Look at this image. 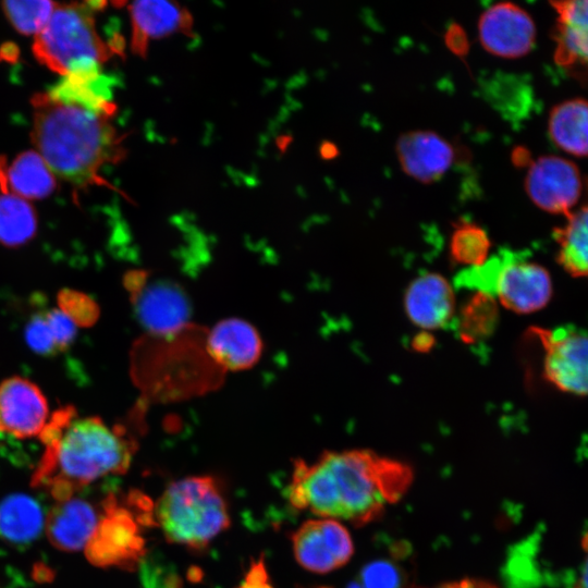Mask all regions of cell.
Wrapping results in <instances>:
<instances>
[{
  "instance_id": "30",
  "label": "cell",
  "mask_w": 588,
  "mask_h": 588,
  "mask_svg": "<svg viewBox=\"0 0 588 588\" xmlns=\"http://www.w3.org/2000/svg\"><path fill=\"white\" fill-rule=\"evenodd\" d=\"M25 340L29 348L41 356H53L60 351L44 311L34 314L25 328Z\"/></svg>"
},
{
  "instance_id": "1",
  "label": "cell",
  "mask_w": 588,
  "mask_h": 588,
  "mask_svg": "<svg viewBox=\"0 0 588 588\" xmlns=\"http://www.w3.org/2000/svg\"><path fill=\"white\" fill-rule=\"evenodd\" d=\"M412 479L407 464L371 451H330L314 463H294L289 500L298 510L362 526L400 500Z\"/></svg>"
},
{
  "instance_id": "3",
  "label": "cell",
  "mask_w": 588,
  "mask_h": 588,
  "mask_svg": "<svg viewBox=\"0 0 588 588\" xmlns=\"http://www.w3.org/2000/svg\"><path fill=\"white\" fill-rule=\"evenodd\" d=\"M32 138L53 174L78 188L100 182L103 166L124 156L122 136L107 113L64 105L37 94Z\"/></svg>"
},
{
  "instance_id": "9",
  "label": "cell",
  "mask_w": 588,
  "mask_h": 588,
  "mask_svg": "<svg viewBox=\"0 0 588 588\" xmlns=\"http://www.w3.org/2000/svg\"><path fill=\"white\" fill-rule=\"evenodd\" d=\"M525 191L538 208L566 217L577 208L584 180L572 160L554 155L542 156L529 164Z\"/></svg>"
},
{
  "instance_id": "6",
  "label": "cell",
  "mask_w": 588,
  "mask_h": 588,
  "mask_svg": "<svg viewBox=\"0 0 588 588\" xmlns=\"http://www.w3.org/2000/svg\"><path fill=\"white\" fill-rule=\"evenodd\" d=\"M477 289L497 296L512 311L529 314L547 305L552 295L549 272L522 255L503 252L474 270Z\"/></svg>"
},
{
  "instance_id": "16",
  "label": "cell",
  "mask_w": 588,
  "mask_h": 588,
  "mask_svg": "<svg viewBox=\"0 0 588 588\" xmlns=\"http://www.w3.org/2000/svg\"><path fill=\"white\" fill-rule=\"evenodd\" d=\"M100 516L86 500L70 498L58 502L46 517L45 529L50 543L63 551L85 549Z\"/></svg>"
},
{
  "instance_id": "11",
  "label": "cell",
  "mask_w": 588,
  "mask_h": 588,
  "mask_svg": "<svg viewBox=\"0 0 588 588\" xmlns=\"http://www.w3.org/2000/svg\"><path fill=\"white\" fill-rule=\"evenodd\" d=\"M478 36L487 52L500 58L516 59L532 49L536 25L529 13L519 5L499 2L480 15Z\"/></svg>"
},
{
  "instance_id": "13",
  "label": "cell",
  "mask_w": 588,
  "mask_h": 588,
  "mask_svg": "<svg viewBox=\"0 0 588 588\" xmlns=\"http://www.w3.org/2000/svg\"><path fill=\"white\" fill-rule=\"evenodd\" d=\"M131 20V49L145 57L151 41L169 35L187 34L193 29L188 10L176 2L142 0L127 5Z\"/></svg>"
},
{
  "instance_id": "21",
  "label": "cell",
  "mask_w": 588,
  "mask_h": 588,
  "mask_svg": "<svg viewBox=\"0 0 588 588\" xmlns=\"http://www.w3.org/2000/svg\"><path fill=\"white\" fill-rule=\"evenodd\" d=\"M144 324L158 332L174 331L187 317L186 302L180 291L166 284H150L136 297Z\"/></svg>"
},
{
  "instance_id": "32",
  "label": "cell",
  "mask_w": 588,
  "mask_h": 588,
  "mask_svg": "<svg viewBox=\"0 0 588 588\" xmlns=\"http://www.w3.org/2000/svg\"><path fill=\"white\" fill-rule=\"evenodd\" d=\"M445 44L455 54L463 57L468 52V40L466 33L457 24H452L445 34Z\"/></svg>"
},
{
  "instance_id": "27",
  "label": "cell",
  "mask_w": 588,
  "mask_h": 588,
  "mask_svg": "<svg viewBox=\"0 0 588 588\" xmlns=\"http://www.w3.org/2000/svg\"><path fill=\"white\" fill-rule=\"evenodd\" d=\"M58 3L45 0L4 1L2 10L14 26L23 35L37 36L49 22Z\"/></svg>"
},
{
  "instance_id": "31",
  "label": "cell",
  "mask_w": 588,
  "mask_h": 588,
  "mask_svg": "<svg viewBox=\"0 0 588 588\" xmlns=\"http://www.w3.org/2000/svg\"><path fill=\"white\" fill-rule=\"evenodd\" d=\"M59 351L69 348L76 336V324L59 308L44 310Z\"/></svg>"
},
{
  "instance_id": "34",
  "label": "cell",
  "mask_w": 588,
  "mask_h": 588,
  "mask_svg": "<svg viewBox=\"0 0 588 588\" xmlns=\"http://www.w3.org/2000/svg\"><path fill=\"white\" fill-rule=\"evenodd\" d=\"M581 549L584 552L583 565L579 577L573 588H588V529L581 539Z\"/></svg>"
},
{
  "instance_id": "25",
  "label": "cell",
  "mask_w": 588,
  "mask_h": 588,
  "mask_svg": "<svg viewBox=\"0 0 588 588\" xmlns=\"http://www.w3.org/2000/svg\"><path fill=\"white\" fill-rule=\"evenodd\" d=\"M37 230L32 205L12 193L0 195V243L17 247L29 242Z\"/></svg>"
},
{
  "instance_id": "14",
  "label": "cell",
  "mask_w": 588,
  "mask_h": 588,
  "mask_svg": "<svg viewBox=\"0 0 588 588\" xmlns=\"http://www.w3.org/2000/svg\"><path fill=\"white\" fill-rule=\"evenodd\" d=\"M395 150L402 170L421 183L438 181L454 161L453 146L432 131L402 134Z\"/></svg>"
},
{
  "instance_id": "37",
  "label": "cell",
  "mask_w": 588,
  "mask_h": 588,
  "mask_svg": "<svg viewBox=\"0 0 588 588\" xmlns=\"http://www.w3.org/2000/svg\"><path fill=\"white\" fill-rule=\"evenodd\" d=\"M35 578L40 581L51 580L52 573L46 566H36Z\"/></svg>"
},
{
  "instance_id": "29",
  "label": "cell",
  "mask_w": 588,
  "mask_h": 588,
  "mask_svg": "<svg viewBox=\"0 0 588 588\" xmlns=\"http://www.w3.org/2000/svg\"><path fill=\"white\" fill-rule=\"evenodd\" d=\"M356 584L359 588H402L403 575L392 562L378 560L363 567Z\"/></svg>"
},
{
  "instance_id": "20",
  "label": "cell",
  "mask_w": 588,
  "mask_h": 588,
  "mask_svg": "<svg viewBox=\"0 0 588 588\" xmlns=\"http://www.w3.org/2000/svg\"><path fill=\"white\" fill-rule=\"evenodd\" d=\"M548 132L562 151L574 157H588V100L573 98L553 107Z\"/></svg>"
},
{
  "instance_id": "8",
  "label": "cell",
  "mask_w": 588,
  "mask_h": 588,
  "mask_svg": "<svg viewBox=\"0 0 588 588\" xmlns=\"http://www.w3.org/2000/svg\"><path fill=\"white\" fill-rule=\"evenodd\" d=\"M543 350V377L558 390L588 395V335L567 330L536 328Z\"/></svg>"
},
{
  "instance_id": "12",
  "label": "cell",
  "mask_w": 588,
  "mask_h": 588,
  "mask_svg": "<svg viewBox=\"0 0 588 588\" xmlns=\"http://www.w3.org/2000/svg\"><path fill=\"white\" fill-rule=\"evenodd\" d=\"M48 404L40 389L22 377L0 383V432L17 439L41 433L48 422Z\"/></svg>"
},
{
  "instance_id": "22",
  "label": "cell",
  "mask_w": 588,
  "mask_h": 588,
  "mask_svg": "<svg viewBox=\"0 0 588 588\" xmlns=\"http://www.w3.org/2000/svg\"><path fill=\"white\" fill-rule=\"evenodd\" d=\"M558 261L569 274L588 278V198L554 233Z\"/></svg>"
},
{
  "instance_id": "26",
  "label": "cell",
  "mask_w": 588,
  "mask_h": 588,
  "mask_svg": "<svg viewBox=\"0 0 588 588\" xmlns=\"http://www.w3.org/2000/svg\"><path fill=\"white\" fill-rule=\"evenodd\" d=\"M490 240L479 225L462 222L454 228L450 240V254L457 264L469 268L482 265L488 259Z\"/></svg>"
},
{
  "instance_id": "17",
  "label": "cell",
  "mask_w": 588,
  "mask_h": 588,
  "mask_svg": "<svg viewBox=\"0 0 588 588\" xmlns=\"http://www.w3.org/2000/svg\"><path fill=\"white\" fill-rule=\"evenodd\" d=\"M207 348L218 365L230 370H243L252 367L259 359L261 340L250 323L230 318L211 329L207 339Z\"/></svg>"
},
{
  "instance_id": "35",
  "label": "cell",
  "mask_w": 588,
  "mask_h": 588,
  "mask_svg": "<svg viewBox=\"0 0 588 588\" xmlns=\"http://www.w3.org/2000/svg\"><path fill=\"white\" fill-rule=\"evenodd\" d=\"M437 588H497V587L485 580L466 578L460 581L443 584Z\"/></svg>"
},
{
  "instance_id": "28",
  "label": "cell",
  "mask_w": 588,
  "mask_h": 588,
  "mask_svg": "<svg viewBox=\"0 0 588 588\" xmlns=\"http://www.w3.org/2000/svg\"><path fill=\"white\" fill-rule=\"evenodd\" d=\"M58 305L79 327L94 324L99 315L98 306L88 295L71 289H62L58 293Z\"/></svg>"
},
{
  "instance_id": "4",
  "label": "cell",
  "mask_w": 588,
  "mask_h": 588,
  "mask_svg": "<svg viewBox=\"0 0 588 588\" xmlns=\"http://www.w3.org/2000/svg\"><path fill=\"white\" fill-rule=\"evenodd\" d=\"M154 520L168 541L203 549L230 526V515L217 481L192 476L170 483L156 503Z\"/></svg>"
},
{
  "instance_id": "7",
  "label": "cell",
  "mask_w": 588,
  "mask_h": 588,
  "mask_svg": "<svg viewBox=\"0 0 588 588\" xmlns=\"http://www.w3.org/2000/svg\"><path fill=\"white\" fill-rule=\"evenodd\" d=\"M140 523L127 507L118 504L114 495H108L98 526L85 547L87 560L99 567L133 569L145 555Z\"/></svg>"
},
{
  "instance_id": "19",
  "label": "cell",
  "mask_w": 588,
  "mask_h": 588,
  "mask_svg": "<svg viewBox=\"0 0 588 588\" xmlns=\"http://www.w3.org/2000/svg\"><path fill=\"white\" fill-rule=\"evenodd\" d=\"M50 98L64 105L83 107L113 115V81L101 68L71 72L47 91Z\"/></svg>"
},
{
  "instance_id": "5",
  "label": "cell",
  "mask_w": 588,
  "mask_h": 588,
  "mask_svg": "<svg viewBox=\"0 0 588 588\" xmlns=\"http://www.w3.org/2000/svg\"><path fill=\"white\" fill-rule=\"evenodd\" d=\"M105 2L57 4L46 27L35 36V57L61 76L99 69L115 52L98 33L95 14Z\"/></svg>"
},
{
  "instance_id": "2",
  "label": "cell",
  "mask_w": 588,
  "mask_h": 588,
  "mask_svg": "<svg viewBox=\"0 0 588 588\" xmlns=\"http://www.w3.org/2000/svg\"><path fill=\"white\" fill-rule=\"evenodd\" d=\"M39 438L45 451L32 485L46 488L58 502L96 479L124 474L137 450L124 428L79 417L70 405L53 412Z\"/></svg>"
},
{
  "instance_id": "23",
  "label": "cell",
  "mask_w": 588,
  "mask_h": 588,
  "mask_svg": "<svg viewBox=\"0 0 588 588\" xmlns=\"http://www.w3.org/2000/svg\"><path fill=\"white\" fill-rule=\"evenodd\" d=\"M40 505L26 494H12L0 503V538L13 544H27L45 525Z\"/></svg>"
},
{
  "instance_id": "36",
  "label": "cell",
  "mask_w": 588,
  "mask_h": 588,
  "mask_svg": "<svg viewBox=\"0 0 588 588\" xmlns=\"http://www.w3.org/2000/svg\"><path fill=\"white\" fill-rule=\"evenodd\" d=\"M0 188L2 193H9L7 183V168L4 158L0 157Z\"/></svg>"
},
{
  "instance_id": "33",
  "label": "cell",
  "mask_w": 588,
  "mask_h": 588,
  "mask_svg": "<svg viewBox=\"0 0 588 588\" xmlns=\"http://www.w3.org/2000/svg\"><path fill=\"white\" fill-rule=\"evenodd\" d=\"M238 588H272L268 583V574L262 560L252 565L244 583Z\"/></svg>"
},
{
  "instance_id": "24",
  "label": "cell",
  "mask_w": 588,
  "mask_h": 588,
  "mask_svg": "<svg viewBox=\"0 0 588 588\" xmlns=\"http://www.w3.org/2000/svg\"><path fill=\"white\" fill-rule=\"evenodd\" d=\"M8 189L24 199H42L56 187V177L42 157L33 150L20 154L7 169Z\"/></svg>"
},
{
  "instance_id": "15",
  "label": "cell",
  "mask_w": 588,
  "mask_h": 588,
  "mask_svg": "<svg viewBox=\"0 0 588 588\" xmlns=\"http://www.w3.org/2000/svg\"><path fill=\"white\" fill-rule=\"evenodd\" d=\"M404 304L411 321L420 328L439 329L453 320L452 286L437 273H426L415 279L406 291Z\"/></svg>"
},
{
  "instance_id": "18",
  "label": "cell",
  "mask_w": 588,
  "mask_h": 588,
  "mask_svg": "<svg viewBox=\"0 0 588 588\" xmlns=\"http://www.w3.org/2000/svg\"><path fill=\"white\" fill-rule=\"evenodd\" d=\"M551 5L556 13V62L588 69V0L555 1Z\"/></svg>"
},
{
  "instance_id": "10",
  "label": "cell",
  "mask_w": 588,
  "mask_h": 588,
  "mask_svg": "<svg viewBox=\"0 0 588 588\" xmlns=\"http://www.w3.org/2000/svg\"><path fill=\"white\" fill-rule=\"evenodd\" d=\"M297 563L317 574L345 565L354 553L348 530L332 518L310 519L292 535Z\"/></svg>"
}]
</instances>
